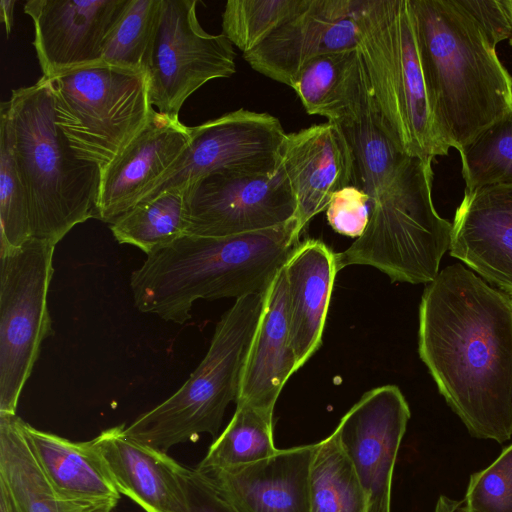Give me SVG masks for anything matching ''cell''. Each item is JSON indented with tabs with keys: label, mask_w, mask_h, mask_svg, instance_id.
Returning a JSON list of instances; mask_svg holds the SVG:
<instances>
[{
	"label": "cell",
	"mask_w": 512,
	"mask_h": 512,
	"mask_svg": "<svg viewBox=\"0 0 512 512\" xmlns=\"http://www.w3.org/2000/svg\"><path fill=\"white\" fill-rule=\"evenodd\" d=\"M314 448L315 444L278 449L274 455L244 466L195 469L239 512H311Z\"/></svg>",
	"instance_id": "cell-17"
},
{
	"label": "cell",
	"mask_w": 512,
	"mask_h": 512,
	"mask_svg": "<svg viewBox=\"0 0 512 512\" xmlns=\"http://www.w3.org/2000/svg\"><path fill=\"white\" fill-rule=\"evenodd\" d=\"M296 218L263 230L222 236L184 235L147 256L131 273L136 308L184 324L200 299L267 293L301 245Z\"/></svg>",
	"instance_id": "cell-3"
},
{
	"label": "cell",
	"mask_w": 512,
	"mask_h": 512,
	"mask_svg": "<svg viewBox=\"0 0 512 512\" xmlns=\"http://www.w3.org/2000/svg\"><path fill=\"white\" fill-rule=\"evenodd\" d=\"M307 3L308 0H229L222 12V34L245 54Z\"/></svg>",
	"instance_id": "cell-32"
},
{
	"label": "cell",
	"mask_w": 512,
	"mask_h": 512,
	"mask_svg": "<svg viewBox=\"0 0 512 512\" xmlns=\"http://www.w3.org/2000/svg\"><path fill=\"white\" fill-rule=\"evenodd\" d=\"M191 141V127L156 110L145 128L103 170L99 220L112 223L134 207Z\"/></svg>",
	"instance_id": "cell-20"
},
{
	"label": "cell",
	"mask_w": 512,
	"mask_h": 512,
	"mask_svg": "<svg viewBox=\"0 0 512 512\" xmlns=\"http://www.w3.org/2000/svg\"><path fill=\"white\" fill-rule=\"evenodd\" d=\"M186 235L222 237L273 228L295 218L296 202L284 176L224 170L185 190Z\"/></svg>",
	"instance_id": "cell-12"
},
{
	"label": "cell",
	"mask_w": 512,
	"mask_h": 512,
	"mask_svg": "<svg viewBox=\"0 0 512 512\" xmlns=\"http://www.w3.org/2000/svg\"><path fill=\"white\" fill-rule=\"evenodd\" d=\"M355 3L356 0H308L303 10L243 58L260 74L291 86L312 58L359 48Z\"/></svg>",
	"instance_id": "cell-14"
},
{
	"label": "cell",
	"mask_w": 512,
	"mask_h": 512,
	"mask_svg": "<svg viewBox=\"0 0 512 512\" xmlns=\"http://www.w3.org/2000/svg\"><path fill=\"white\" fill-rule=\"evenodd\" d=\"M16 414L0 413V482L20 512H90L62 501L31 449Z\"/></svg>",
	"instance_id": "cell-25"
},
{
	"label": "cell",
	"mask_w": 512,
	"mask_h": 512,
	"mask_svg": "<svg viewBox=\"0 0 512 512\" xmlns=\"http://www.w3.org/2000/svg\"><path fill=\"white\" fill-rule=\"evenodd\" d=\"M433 512H446V511H444L442 509H435Z\"/></svg>",
	"instance_id": "cell-42"
},
{
	"label": "cell",
	"mask_w": 512,
	"mask_h": 512,
	"mask_svg": "<svg viewBox=\"0 0 512 512\" xmlns=\"http://www.w3.org/2000/svg\"><path fill=\"white\" fill-rule=\"evenodd\" d=\"M182 479L189 512H239L195 468L185 466Z\"/></svg>",
	"instance_id": "cell-37"
},
{
	"label": "cell",
	"mask_w": 512,
	"mask_h": 512,
	"mask_svg": "<svg viewBox=\"0 0 512 512\" xmlns=\"http://www.w3.org/2000/svg\"><path fill=\"white\" fill-rule=\"evenodd\" d=\"M450 255L512 295V186L465 192L452 222Z\"/></svg>",
	"instance_id": "cell-19"
},
{
	"label": "cell",
	"mask_w": 512,
	"mask_h": 512,
	"mask_svg": "<svg viewBox=\"0 0 512 512\" xmlns=\"http://www.w3.org/2000/svg\"><path fill=\"white\" fill-rule=\"evenodd\" d=\"M55 246L31 238L0 249V413L16 414L41 344L54 333L48 290Z\"/></svg>",
	"instance_id": "cell-9"
},
{
	"label": "cell",
	"mask_w": 512,
	"mask_h": 512,
	"mask_svg": "<svg viewBox=\"0 0 512 512\" xmlns=\"http://www.w3.org/2000/svg\"><path fill=\"white\" fill-rule=\"evenodd\" d=\"M162 0H127L108 32L100 62L147 71Z\"/></svg>",
	"instance_id": "cell-29"
},
{
	"label": "cell",
	"mask_w": 512,
	"mask_h": 512,
	"mask_svg": "<svg viewBox=\"0 0 512 512\" xmlns=\"http://www.w3.org/2000/svg\"><path fill=\"white\" fill-rule=\"evenodd\" d=\"M370 211V196L349 185L333 194L326 208V216L335 232L357 239L368 225Z\"/></svg>",
	"instance_id": "cell-35"
},
{
	"label": "cell",
	"mask_w": 512,
	"mask_h": 512,
	"mask_svg": "<svg viewBox=\"0 0 512 512\" xmlns=\"http://www.w3.org/2000/svg\"><path fill=\"white\" fill-rule=\"evenodd\" d=\"M24 435L59 498L90 512H112L121 496L92 441L73 442L22 422Z\"/></svg>",
	"instance_id": "cell-22"
},
{
	"label": "cell",
	"mask_w": 512,
	"mask_h": 512,
	"mask_svg": "<svg viewBox=\"0 0 512 512\" xmlns=\"http://www.w3.org/2000/svg\"><path fill=\"white\" fill-rule=\"evenodd\" d=\"M297 370L289 333L284 266L268 290L243 369L236 405H248L273 416L282 388Z\"/></svg>",
	"instance_id": "cell-23"
},
{
	"label": "cell",
	"mask_w": 512,
	"mask_h": 512,
	"mask_svg": "<svg viewBox=\"0 0 512 512\" xmlns=\"http://www.w3.org/2000/svg\"><path fill=\"white\" fill-rule=\"evenodd\" d=\"M435 133L460 153L512 112V76L459 0H410Z\"/></svg>",
	"instance_id": "cell-2"
},
{
	"label": "cell",
	"mask_w": 512,
	"mask_h": 512,
	"mask_svg": "<svg viewBox=\"0 0 512 512\" xmlns=\"http://www.w3.org/2000/svg\"><path fill=\"white\" fill-rule=\"evenodd\" d=\"M277 451L273 439V416L248 405H236L231 421L215 439L198 467L244 466L266 459Z\"/></svg>",
	"instance_id": "cell-28"
},
{
	"label": "cell",
	"mask_w": 512,
	"mask_h": 512,
	"mask_svg": "<svg viewBox=\"0 0 512 512\" xmlns=\"http://www.w3.org/2000/svg\"><path fill=\"white\" fill-rule=\"evenodd\" d=\"M285 135L275 116L244 108L191 127L188 147L138 203L217 171L275 172Z\"/></svg>",
	"instance_id": "cell-11"
},
{
	"label": "cell",
	"mask_w": 512,
	"mask_h": 512,
	"mask_svg": "<svg viewBox=\"0 0 512 512\" xmlns=\"http://www.w3.org/2000/svg\"><path fill=\"white\" fill-rule=\"evenodd\" d=\"M459 3L493 47L512 36V26L501 0H459Z\"/></svg>",
	"instance_id": "cell-36"
},
{
	"label": "cell",
	"mask_w": 512,
	"mask_h": 512,
	"mask_svg": "<svg viewBox=\"0 0 512 512\" xmlns=\"http://www.w3.org/2000/svg\"><path fill=\"white\" fill-rule=\"evenodd\" d=\"M433 158L409 156L371 202L368 225L347 249L335 253L337 272L372 266L392 282L428 284L450 247L452 223L432 200Z\"/></svg>",
	"instance_id": "cell-5"
},
{
	"label": "cell",
	"mask_w": 512,
	"mask_h": 512,
	"mask_svg": "<svg viewBox=\"0 0 512 512\" xmlns=\"http://www.w3.org/2000/svg\"><path fill=\"white\" fill-rule=\"evenodd\" d=\"M321 116L342 134L352 157V185L368 194L372 202L409 155L388 135L359 50L343 90Z\"/></svg>",
	"instance_id": "cell-16"
},
{
	"label": "cell",
	"mask_w": 512,
	"mask_h": 512,
	"mask_svg": "<svg viewBox=\"0 0 512 512\" xmlns=\"http://www.w3.org/2000/svg\"><path fill=\"white\" fill-rule=\"evenodd\" d=\"M512 26V0H501Z\"/></svg>",
	"instance_id": "cell-40"
},
{
	"label": "cell",
	"mask_w": 512,
	"mask_h": 512,
	"mask_svg": "<svg viewBox=\"0 0 512 512\" xmlns=\"http://www.w3.org/2000/svg\"><path fill=\"white\" fill-rule=\"evenodd\" d=\"M278 169L295 198V218L302 231L314 216L326 210L334 193L352 185L350 150L330 121L286 133Z\"/></svg>",
	"instance_id": "cell-18"
},
{
	"label": "cell",
	"mask_w": 512,
	"mask_h": 512,
	"mask_svg": "<svg viewBox=\"0 0 512 512\" xmlns=\"http://www.w3.org/2000/svg\"><path fill=\"white\" fill-rule=\"evenodd\" d=\"M310 507L311 512H367L366 492L334 431L315 444Z\"/></svg>",
	"instance_id": "cell-27"
},
{
	"label": "cell",
	"mask_w": 512,
	"mask_h": 512,
	"mask_svg": "<svg viewBox=\"0 0 512 512\" xmlns=\"http://www.w3.org/2000/svg\"><path fill=\"white\" fill-rule=\"evenodd\" d=\"M410 416L401 390L384 385L363 394L334 430L366 492L367 512H390L392 475Z\"/></svg>",
	"instance_id": "cell-13"
},
{
	"label": "cell",
	"mask_w": 512,
	"mask_h": 512,
	"mask_svg": "<svg viewBox=\"0 0 512 512\" xmlns=\"http://www.w3.org/2000/svg\"><path fill=\"white\" fill-rule=\"evenodd\" d=\"M12 152L30 209L32 238L56 245L76 225L99 219L101 169L79 159L55 123L48 78L12 90Z\"/></svg>",
	"instance_id": "cell-4"
},
{
	"label": "cell",
	"mask_w": 512,
	"mask_h": 512,
	"mask_svg": "<svg viewBox=\"0 0 512 512\" xmlns=\"http://www.w3.org/2000/svg\"><path fill=\"white\" fill-rule=\"evenodd\" d=\"M359 52L387 132L405 154L444 156L429 108L410 0H356Z\"/></svg>",
	"instance_id": "cell-6"
},
{
	"label": "cell",
	"mask_w": 512,
	"mask_h": 512,
	"mask_svg": "<svg viewBox=\"0 0 512 512\" xmlns=\"http://www.w3.org/2000/svg\"><path fill=\"white\" fill-rule=\"evenodd\" d=\"M418 352L472 437L512 438V295L445 267L421 297Z\"/></svg>",
	"instance_id": "cell-1"
},
{
	"label": "cell",
	"mask_w": 512,
	"mask_h": 512,
	"mask_svg": "<svg viewBox=\"0 0 512 512\" xmlns=\"http://www.w3.org/2000/svg\"><path fill=\"white\" fill-rule=\"evenodd\" d=\"M16 5L15 0H1L0 1V17L1 22L5 27L7 37L11 33L14 20V7Z\"/></svg>",
	"instance_id": "cell-38"
},
{
	"label": "cell",
	"mask_w": 512,
	"mask_h": 512,
	"mask_svg": "<svg viewBox=\"0 0 512 512\" xmlns=\"http://www.w3.org/2000/svg\"><path fill=\"white\" fill-rule=\"evenodd\" d=\"M334 254L322 241L307 239L285 265L287 317L298 369L322 342L337 273Z\"/></svg>",
	"instance_id": "cell-24"
},
{
	"label": "cell",
	"mask_w": 512,
	"mask_h": 512,
	"mask_svg": "<svg viewBox=\"0 0 512 512\" xmlns=\"http://www.w3.org/2000/svg\"><path fill=\"white\" fill-rule=\"evenodd\" d=\"M48 80L57 127L76 157L97 164L101 170L156 112L148 71L98 62Z\"/></svg>",
	"instance_id": "cell-8"
},
{
	"label": "cell",
	"mask_w": 512,
	"mask_h": 512,
	"mask_svg": "<svg viewBox=\"0 0 512 512\" xmlns=\"http://www.w3.org/2000/svg\"><path fill=\"white\" fill-rule=\"evenodd\" d=\"M462 505L469 512H512V443L470 475Z\"/></svg>",
	"instance_id": "cell-34"
},
{
	"label": "cell",
	"mask_w": 512,
	"mask_h": 512,
	"mask_svg": "<svg viewBox=\"0 0 512 512\" xmlns=\"http://www.w3.org/2000/svg\"><path fill=\"white\" fill-rule=\"evenodd\" d=\"M127 0H28L33 46L46 78L100 62L108 32Z\"/></svg>",
	"instance_id": "cell-15"
},
{
	"label": "cell",
	"mask_w": 512,
	"mask_h": 512,
	"mask_svg": "<svg viewBox=\"0 0 512 512\" xmlns=\"http://www.w3.org/2000/svg\"><path fill=\"white\" fill-rule=\"evenodd\" d=\"M267 293L236 299L216 324L198 367L173 395L125 427L129 437L165 453L202 433L216 438L227 406L237 400Z\"/></svg>",
	"instance_id": "cell-7"
},
{
	"label": "cell",
	"mask_w": 512,
	"mask_h": 512,
	"mask_svg": "<svg viewBox=\"0 0 512 512\" xmlns=\"http://www.w3.org/2000/svg\"><path fill=\"white\" fill-rule=\"evenodd\" d=\"M465 192L512 186V112L483 131L460 153Z\"/></svg>",
	"instance_id": "cell-30"
},
{
	"label": "cell",
	"mask_w": 512,
	"mask_h": 512,
	"mask_svg": "<svg viewBox=\"0 0 512 512\" xmlns=\"http://www.w3.org/2000/svg\"><path fill=\"white\" fill-rule=\"evenodd\" d=\"M0 512H20L7 487L0 482Z\"/></svg>",
	"instance_id": "cell-39"
},
{
	"label": "cell",
	"mask_w": 512,
	"mask_h": 512,
	"mask_svg": "<svg viewBox=\"0 0 512 512\" xmlns=\"http://www.w3.org/2000/svg\"><path fill=\"white\" fill-rule=\"evenodd\" d=\"M197 0H162L147 71L153 107L179 118L186 99L210 80L236 72L233 44L210 34L197 17Z\"/></svg>",
	"instance_id": "cell-10"
},
{
	"label": "cell",
	"mask_w": 512,
	"mask_h": 512,
	"mask_svg": "<svg viewBox=\"0 0 512 512\" xmlns=\"http://www.w3.org/2000/svg\"><path fill=\"white\" fill-rule=\"evenodd\" d=\"M453 512H469L468 510H466V508L462 505V502L459 506H457Z\"/></svg>",
	"instance_id": "cell-41"
},
{
	"label": "cell",
	"mask_w": 512,
	"mask_h": 512,
	"mask_svg": "<svg viewBox=\"0 0 512 512\" xmlns=\"http://www.w3.org/2000/svg\"><path fill=\"white\" fill-rule=\"evenodd\" d=\"M358 55L357 50L323 54L309 60L291 84L309 115L323 113L343 90Z\"/></svg>",
	"instance_id": "cell-33"
},
{
	"label": "cell",
	"mask_w": 512,
	"mask_h": 512,
	"mask_svg": "<svg viewBox=\"0 0 512 512\" xmlns=\"http://www.w3.org/2000/svg\"><path fill=\"white\" fill-rule=\"evenodd\" d=\"M184 190H170L136 204L110 223L120 244H128L153 254L186 235Z\"/></svg>",
	"instance_id": "cell-26"
},
{
	"label": "cell",
	"mask_w": 512,
	"mask_h": 512,
	"mask_svg": "<svg viewBox=\"0 0 512 512\" xmlns=\"http://www.w3.org/2000/svg\"><path fill=\"white\" fill-rule=\"evenodd\" d=\"M9 101L0 105V244L17 248L32 238L29 202L15 165Z\"/></svg>",
	"instance_id": "cell-31"
},
{
	"label": "cell",
	"mask_w": 512,
	"mask_h": 512,
	"mask_svg": "<svg viewBox=\"0 0 512 512\" xmlns=\"http://www.w3.org/2000/svg\"><path fill=\"white\" fill-rule=\"evenodd\" d=\"M118 425L92 439L113 481L146 512H189L183 465L167 453L143 444Z\"/></svg>",
	"instance_id": "cell-21"
}]
</instances>
